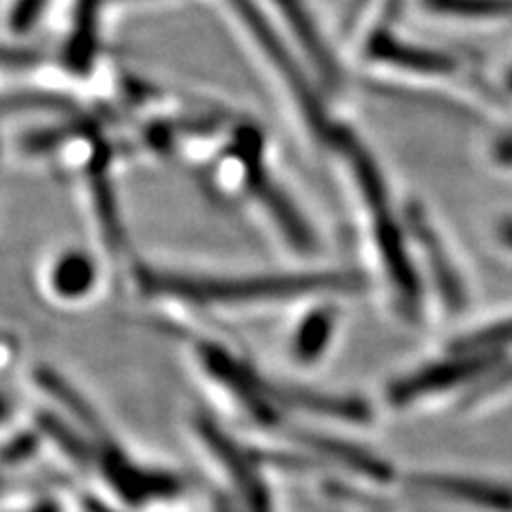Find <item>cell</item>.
Returning a JSON list of instances; mask_svg holds the SVG:
<instances>
[{
    "label": "cell",
    "mask_w": 512,
    "mask_h": 512,
    "mask_svg": "<svg viewBox=\"0 0 512 512\" xmlns=\"http://www.w3.org/2000/svg\"><path fill=\"white\" fill-rule=\"evenodd\" d=\"M139 286L152 297H167L190 306H235V303L288 301L329 293H352L361 288V278L346 271H316L295 276H178L156 269H139Z\"/></svg>",
    "instance_id": "obj_1"
},
{
    "label": "cell",
    "mask_w": 512,
    "mask_h": 512,
    "mask_svg": "<svg viewBox=\"0 0 512 512\" xmlns=\"http://www.w3.org/2000/svg\"><path fill=\"white\" fill-rule=\"evenodd\" d=\"M335 146L348 158L352 178L361 192L365 214L370 218V233L374 244H378V256L389 284L395 288L399 306L408 314L416 316L421 312V284L412 267L410 252L402 229L391 212L387 188L382 184L378 169L374 167L370 154H367L352 135L338 133L333 137Z\"/></svg>",
    "instance_id": "obj_2"
},
{
    "label": "cell",
    "mask_w": 512,
    "mask_h": 512,
    "mask_svg": "<svg viewBox=\"0 0 512 512\" xmlns=\"http://www.w3.org/2000/svg\"><path fill=\"white\" fill-rule=\"evenodd\" d=\"M502 355L504 352H466V355L455 352L451 359L425 365L406 378L393 382L389 389V402L395 406H408L427 395L448 391L463 382L487 376L495 370Z\"/></svg>",
    "instance_id": "obj_3"
},
{
    "label": "cell",
    "mask_w": 512,
    "mask_h": 512,
    "mask_svg": "<svg viewBox=\"0 0 512 512\" xmlns=\"http://www.w3.org/2000/svg\"><path fill=\"white\" fill-rule=\"evenodd\" d=\"M201 440L210 448L212 457L229 478L235 502H242L244 512H271L269 493L259 474L256 455L246 453L242 446L233 442L214 423L201 419L197 423Z\"/></svg>",
    "instance_id": "obj_4"
},
{
    "label": "cell",
    "mask_w": 512,
    "mask_h": 512,
    "mask_svg": "<svg viewBox=\"0 0 512 512\" xmlns=\"http://www.w3.org/2000/svg\"><path fill=\"white\" fill-rule=\"evenodd\" d=\"M233 5L239 13V18L246 22L248 30L252 32V37L259 41V45L265 50L267 58L278 67L282 79H286V84H291L295 99H297L303 114L310 118V124L314 131L325 128V120H323V116H320V107L310 90V84H306V77L301 75L293 56H288L284 43L280 41L276 32L271 30L269 22L265 20V15L259 9H254L250 0H233Z\"/></svg>",
    "instance_id": "obj_5"
},
{
    "label": "cell",
    "mask_w": 512,
    "mask_h": 512,
    "mask_svg": "<svg viewBox=\"0 0 512 512\" xmlns=\"http://www.w3.org/2000/svg\"><path fill=\"white\" fill-rule=\"evenodd\" d=\"M410 483L416 489L466 502L491 512H512V485L459 474H421Z\"/></svg>",
    "instance_id": "obj_6"
},
{
    "label": "cell",
    "mask_w": 512,
    "mask_h": 512,
    "mask_svg": "<svg viewBox=\"0 0 512 512\" xmlns=\"http://www.w3.org/2000/svg\"><path fill=\"white\" fill-rule=\"evenodd\" d=\"M410 231L414 235L416 242H419L421 250L425 252L427 261H429V269H431V278H434L438 293L444 306L451 310L453 314L461 312L466 308L468 303V293L466 286H463L459 271L455 269L453 261L448 259V252L442 246L438 233L431 227L429 220L425 218V214L421 212H412L410 216Z\"/></svg>",
    "instance_id": "obj_7"
},
{
    "label": "cell",
    "mask_w": 512,
    "mask_h": 512,
    "mask_svg": "<svg viewBox=\"0 0 512 512\" xmlns=\"http://www.w3.org/2000/svg\"><path fill=\"white\" fill-rule=\"evenodd\" d=\"M372 54L374 58L378 56L380 60H389L404 69L423 73H451L455 69L453 60L444 54L419 50V47H410L391 39H380L378 43H374Z\"/></svg>",
    "instance_id": "obj_8"
},
{
    "label": "cell",
    "mask_w": 512,
    "mask_h": 512,
    "mask_svg": "<svg viewBox=\"0 0 512 512\" xmlns=\"http://www.w3.org/2000/svg\"><path fill=\"white\" fill-rule=\"evenodd\" d=\"M423 5L436 13L470 20H493L512 15V0H423Z\"/></svg>",
    "instance_id": "obj_9"
},
{
    "label": "cell",
    "mask_w": 512,
    "mask_h": 512,
    "mask_svg": "<svg viewBox=\"0 0 512 512\" xmlns=\"http://www.w3.org/2000/svg\"><path fill=\"white\" fill-rule=\"evenodd\" d=\"M335 318L329 310L310 314L295 338V357L299 361H314L331 340Z\"/></svg>",
    "instance_id": "obj_10"
},
{
    "label": "cell",
    "mask_w": 512,
    "mask_h": 512,
    "mask_svg": "<svg viewBox=\"0 0 512 512\" xmlns=\"http://www.w3.org/2000/svg\"><path fill=\"white\" fill-rule=\"evenodd\" d=\"M94 269L84 254H69L54 269V288L64 297L84 295L92 286Z\"/></svg>",
    "instance_id": "obj_11"
},
{
    "label": "cell",
    "mask_w": 512,
    "mask_h": 512,
    "mask_svg": "<svg viewBox=\"0 0 512 512\" xmlns=\"http://www.w3.org/2000/svg\"><path fill=\"white\" fill-rule=\"evenodd\" d=\"M284 13H286V18L291 20L301 43L310 50L316 67L323 71L327 77L333 75L335 69H331V56L327 54V47H323V41L318 39V32L314 30L312 22L308 20L310 15L306 18V11H303V7L297 3V0H284Z\"/></svg>",
    "instance_id": "obj_12"
},
{
    "label": "cell",
    "mask_w": 512,
    "mask_h": 512,
    "mask_svg": "<svg viewBox=\"0 0 512 512\" xmlns=\"http://www.w3.org/2000/svg\"><path fill=\"white\" fill-rule=\"evenodd\" d=\"M506 346H512V318L457 338L451 350L466 355V352H504Z\"/></svg>",
    "instance_id": "obj_13"
},
{
    "label": "cell",
    "mask_w": 512,
    "mask_h": 512,
    "mask_svg": "<svg viewBox=\"0 0 512 512\" xmlns=\"http://www.w3.org/2000/svg\"><path fill=\"white\" fill-rule=\"evenodd\" d=\"M508 387H512V361L502 363L500 367L491 370L483 378V382H480L478 387L472 391V395L468 397V404H476V402H480V399H485V397L498 393L502 389H508Z\"/></svg>",
    "instance_id": "obj_14"
},
{
    "label": "cell",
    "mask_w": 512,
    "mask_h": 512,
    "mask_svg": "<svg viewBox=\"0 0 512 512\" xmlns=\"http://www.w3.org/2000/svg\"><path fill=\"white\" fill-rule=\"evenodd\" d=\"M43 5H45V0H20L18 7H15V13H13L15 26H20V28L30 26L37 20V15L41 13Z\"/></svg>",
    "instance_id": "obj_15"
},
{
    "label": "cell",
    "mask_w": 512,
    "mask_h": 512,
    "mask_svg": "<svg viewBox=\"0 0 512 512\" xmlns=\"http://www.w3.org/2000/svg\"><path fill=\"white\" fill-rule=\"evenodd\" d=\"M495 152H498V158L502 160V163H508V160L512 158V135L502 139L498 143V148H495Z\"/></svg>",
    "instance_id": "obj_16"
},
{
    "label": "cell",
    "mask_w": 512,
    "mask_h": 512,
    "mask_svg": "<svg viewBox=\"0 0 512 512\" xmlns=\"http://www.w3.org/2000/svg\"><path fill=\"white\" fill-rule=\"evenodd\" d=\"M498 233H500V239L502 242L512 248V218H504L502 224L498 227Z\"/></svg>",
    "instance_id": "obj_17"
},
{
    "label": "cell",
    "mask_w": 512,
    "mask_h": 512,
    "mask_svg": "<svg viewBox=\"0 0 512 512\" xmlns=\"http://www.w3.org/2000/svg\"><path fill=\"white\" fill-rule=\"evenodd\" d=\"M508 88L512 90V73H510V77H508Z\"/></svg>",
    "instance_id": "obj_18"
},
{
    "label": "cell",
    "mask_w": 512,
    "mask_h": 512,
    "mask_svg": "<svg viewBox=\"0 0 512 512\" xmlns=\"http://www.w3.org/2000/svg\"><path fill=\"white\" fill-rule=\"evenodd\" d=\"M506 165H512V158H510V160H508V163H506Z\"/></svg>",
    "instance_id": "obj_19"
}]
</instances>
